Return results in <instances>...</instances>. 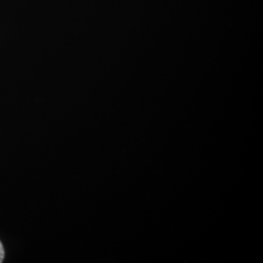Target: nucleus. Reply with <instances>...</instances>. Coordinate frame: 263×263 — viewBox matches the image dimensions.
<instances>
[{"mask_svg": "<svg viewBox=\"0 0 263 263\" xmlns=\"http://www.w3.org/2000/svg\"><path fill=\"white\" fill-rule=\"evenodd\" d=\"M5 257V250L3 243L0 241V263L3 262Z\"/></svg>", "mask_w": 263, "mask_h": 263, "instance_id": "f257e3e1", "label": "nucleus"}]
</instances>
